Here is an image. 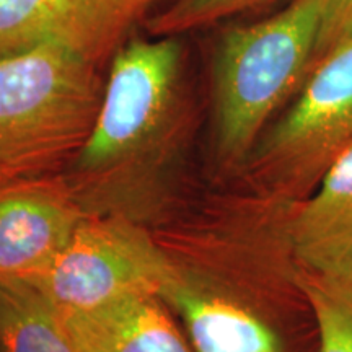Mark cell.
Returning a JSON list of instances; mask_svg holds the SVG:
<instances>
[{
    "label": "cell",
    "mask_w": 352,
    "mask_h": 352,
    "mask_svg": "<svg viewBox=\"0 0 352 352\" xmlns=\"http://www.w3.org/2000/svg\"><path fill=\"white\" fill-rule=\"evenodd\" d=\"M352 145V39L316 60L290 107L271 122L246 160L289 195L314 189Z\"/></svg>",
    "instance_id": "obj_4"
},
{
    "label": "cell",
    "mask_w": 352,
    "mask_h": 352,
    "mask_svg": "<svg viewBox=\"0 0 352 352\" xmlns=\"http://www.w3.org/2000/svg\"><path fill=\"white\" fill-rule=\"evenodd\" d=\"M289 240L308 277L352 302V145L297 209Z\"/></svg>",
    "instance_id": "obj_8"
},
{
    "label": "cell",
    "mask_w": 352,
    "mask_h": 352,
    "mask_svg": "<svg viewBox=\"0 0 352 352\" xmlns=\"http://www.w3.org/2000/svg\"><path fill=\"white\" fill-rule=\"evenodd\" d=\"M300 289L316 321V352H352V302L308 276L300 279Z\"/></svg>",
    "instance_id": "obj_13"
},
{
    "label": "cell",
    "mask_w": 352,
    "mask_h": 352,
    "mask_svg": "<svg viewBox=\"0 0 352 352\" xmlns=\"http://www.w3.org/2000/svg\"><path fill=\"white\" fill-rule=\"evenodd\" d=\"M160 0H0V60L59 44L103 67Z\"/></svg>",
    "instance_id": "obj_6"
},
{
    "label": "cell",
    "mask_w": 352,
    "mask_h": 352,
    "mask_svg": "<svg viewBox=\"0 0 352 352\" xmlns=\"http://www.w3.org/2000/svg\"><path fill=\"white\" fill-rule=\"evenodd\" d=\"M162 300L179 315L192 352H285L276 329L254 311L183 276Z\"/></svg>",
    "instance_id": "obj_10"
},
{
    "label": "cell",
    "mask_w": 352,
    "mask_h": 352,
    "mask_svg": "<svg viewBox=\"0 0 352 352\" xmlns=\"http://www.w3.org/2000/svg\"><path fill=\"white\" fill-rule=\"evenodd\" d=\"M182 277L142 228L118 214H87L36 287L57 314L152 294L162 298Z\"/></svg>",
    "instance_id": "obj_5"
},
{
    "label": "cell",
    "mask_w": 352,
    "mask_h": 352,
    "mask_svg": "<svg viewBox=\"0 0 352 352\" xmlns=\"http://www.w3.org/2000/svg\"><path fill=\"white\" fill-rule=\"evenodd\" d=\"M274 2L277 0H173L148 16L145 28L151 36H183Z\"/></svg>",
    "instance_id": "obj_12"
},
{
    "label": "cell",
    "mask_w": 352,
    "mask_h": 352,
    "mask_svg": "<svg viewBox=\"0 0 352 352\" xmlns=\"http://www.w3.org/2000/svg\"><path fill=\"white\" fill-rule=\"evenodd\" d=\"M349 39H352V0H327L315 63Z\"/></svg>",
    "instance_id": "obj_14"
},
{
    "label": "cell",
    "mask_w": 352,
    "mask_h": 352,
    "mask_svg": "<svg viewBox=\"0 0 352 352\" xmlns=\"http://www.w3.org/2000/svg\"><path fill=\"white\" fill-rule=\"evenodd\" d=\"M0 352H78L54 307L33 285L0 279Z\"/></svg>",
    "instance_id": "obj_11"
},
{
    "label": "cell",
    "mask_w": 352,
    "mask_h": 352,
    "mask_svg": "<svg viewBox=\"0 0 352 352\" xmlns=\"http://www.w3.org/2000/svg\"><path fill=\"white\" fill-rule=\"evenodd\" d=\"M327 0H290L250 25L222 30L210 60L214 142L220 158L246 160L315 64Z\"/></svg>",
    "instance_id": "obj_2"
},
{
    "label": "cell",
    "mask_w": 352,
    "mask_h": 352,
    "mask_svg": "<svg viewBox=\"0 0 352 352\" xmlns=\"http://www.w3.org/2000/svg\"><path fill=\"white\" fill-rule=\"evenodd\" d=\"M164 303L135 294L59 316L78 352H192Z\"/></svg>",
    "instance_id": "obj_9"
},
{
    "label": "cell",
    "mask_w": 352,
    "mask_h": 352,
    "mask_svg": "<svg viewBox=\"0 0 352 352\" xmlns=\"http://www.w3.org/2000/svg\"><path fill=\"white\" fill-rule=\"evenodd\" d=\"M189 124L182 36H129L109 60L95 122L74 158L78 199L124 192L178 147Z\"/></svg>",
    "instance_id": "obj_1"
},
{
    "label": "cell",
    "mask_w": 352,
    "mask_h": 352,
    "mask_svg": "<svg viewBox=\"0 0 352 352\" xmlns=\"http://www.w3.org/2000/svg\"><path fill=\"white\" fill-rule=\"evenodd\" d=\"M101 69L59 44L0 60V183L76 158L103 96Z\"/></svg>",
    "instance_id": "obj_3"
},
{
    "label": "cell",
    "mask_w": 352,
    "mask_h": 352,
    "mask_svg": "<svg viewBox=\"0 0 352 352\" xmlns=\"http://www.w3.org/2000/svg\"><path fill=\"white\" fill-rule=\"evenodd\" d=\"M85 215L77 192L60 178L0 183V279L36 284Z\"/></svg>",
    "instance_id": "obj_7"
}]
</instances>
